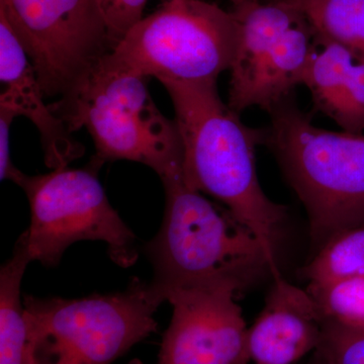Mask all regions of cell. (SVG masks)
<instances>
[{"label":"cell","instance_id":"6da1fadb","mask_svg":"<svg viewBox=\"0 0 364 364\" xmlns=\"http://www.w3.org/2000/svg\"><path fill=\"white\" fill-rule=\"evenodd\" d=\"M176 112L182 170L191 188L212 196L259 239L274 277L279 275L275 240L287 208L261 188L255 149L264 129L249 128L225 105L217 82H164Z\"/></svg>","mask_w":364,"mask_h":364},{"label":"cell","instance_id":"7a4b0ae2","mask_svg":"<svg viewBox=\"0 0 364 364\" xmlns=\"http://www.w3.org/2000/svg\"><path fill=\"white\" fill-rule=\"evenodd\" d=\"M161 228L144 253L153 267L149 287L159 304L184 287L236 282L243 287L260 272L274 275L259 239L225 207L186 181L179 169L161 178Z\"/></svg>","mask_w":364,"mask_h":364},{"label":"cell","instance_id":"3957f363","mask_svg":"<svg viewBox=\"0 0 364 364\" xmlns=\"http://www.w3.org/2000/svg\"><path fill=\"white\" fill-rule=\"evenodd\" d=\"M267 145L305 205L313 243L364 223V135L318 128L294 97L269 112Z\"/></svg>","mask_w":364,"mask_h":364},{"label":"cell","instance_id":"277c9868","mask_svg":"<svg viewBox=\"0 0 364 364\" xmlns=\"http://www.w3.org/2000/svg\"><path fill=\"white\" fill-rule=\"evenodd\" d=\"M239 42L233 13L203 0H167L143 18L98 64L161 83L217 82Z\"/></svg>","mask_w":364,"mask_h":364},{"label":"cell","instance_id":"5b68a950","mask_svg":"<svg viewBox=\"0 0 364 364\" xmlns=\"http://www.w3.org/2000/svg\"><path fill=\"white\" fill-rule=\"evenodd\" d=\"M161 304L134 279L123 291L82 299L25 296L32 364H112L157 331Z\"/></svg>","mask_w":364,"mask_h":364},{"label":"cell","instance_id":"8992f818","mask_svg":"<svg viewBox=\"0 0 364 364\" xmlns=\"http://www.w3.org/2000/svg\"><path fill=\"white\" fill-rule=\"evenodd\" d=\"M147 79L97 66L73 95L51 107L71 133L88 131L100 161L141 163L161 179L182 168V144L176 122L151 97Z\"/></svg>","mask_w":364,"mask_h":364},{"label":"cell","instance_id":"52a82bcc","mask_svg":"<svg viewBox=\"0 0 364 364\" xmlns=\"http://www.w3.org/2000/svg\"><path fill=\"white\" fill-rule=\"evenodd\" d=\"M102 164L95 156L85 168L21 177L18 186L30 203L31 223L20 237L32 261L57 267L69 246L90 240L105 242L119 267L135 264L138 241L107 200L98 179Z\"/></svg>","mask_w":364,"mask_h":364},{"label":"cell","instance_id":"ba28073f","mask_svg":"<svg viewBox=\"0 0 364 364\" xmlns=\"http://www.w3.org/2000/svg\"><path fill=\"white\" fill-rule=\"evenodd\" d=\"M232 13L239 42L228 105L238 114L251 107L270 112L303 85L315 33L299 11L279 2L249 0Z\"/></svg>","mask_w":364,"mask_h":364},{"label":"cell","instance_id":"9c48e42d","mask_svg":"<svg viewBox=\"0 0 364 364\" xmlns=\"http://www.w3.org/2000/svg\"><path fill=\"white\" fill-rule=\"evenodd\" d=\"M46 97L73 95L114 49L95 0H0Z\"/></svg>","mask_w":364,"mask_h":364},{"label":"cell","instance_id":"30bf717a","mask_svg":"<svg viewBox=\"0 0 364 364\" xmlns=\"http://www.w3.org/2000/svg\"><path fill=\"white\" fill-rule=\"evenodd\" d=\"M236 282L176 289L156 364H248V327L237 304Z\"/></svg>","mask_w":364,"mask_h":364},{"label":"cell","instance_id":"8fae6325","mask_svg":"<svg viewBox=\"0 0 364 364\" xmlns=\"http://www.w3.org/2000/svg\"><path fill=\"white\" fill-rule=\"evenodd\" d=\"M0 105L28 117L39 131L46 165L52 170L68 167L85 154L82 144L74 140L65 123L45 104L35 68L20 40L0 11Z\"/></svg>","mask_w":364,"mask_h":364},{"label":"cell","instance_id":"7c38bea8","mask_svg":"<svg viewBox=\"0 0 364 364\" xmlns=\"http://www.w3.org/2000/svg\"><path fill=\"white\" fill-rule=\"evenodd\" d=\"M273 280L262 312L248 328L249 358L255 364H293L317 349L323 318L308 291L282 274Z\"/></svg>","mask_w":364,"mask_h":364},{"label":"cell","instance_id":"4fadbf2b","mask_svg":"<svg viewBox=\"0 0 364 364\" xmlns=\"http://www.w3.org/2000/svg\"><path fill=\"white\" fill-rule=\"evenodd\" d=\"M303 85L312 95L314 111L329 117L347 133L363 134V59L343 46L316 38Z\"/></svg>","mask_w":364,"mask_h":364},{"label":"cell","instance_id":"5bb4252c","mask_svg":"<svg viewBox=\"0 0 364 364\" xmlns=\"http://www.w3.org/2000/svg\"><path fill=\"white\" fill-rule=\"evenodd\" d=\"M32 262L23 239L0 272V364H32L25 306L21 299V280Z\"/></svg>","mask_w":364,"mask_h":364},{"label":"cell","instance_id":"9a60e30c","mask_svg":"<svg viewBox=\"0 0 364 364\" xmlns=\"http://www.w3.org/2000/svg\"><path fill=\"white\" fill-rule=\"evenodd\" d=\"M299 11L315 37L343 46L364 60V0H269Z\"/></svg>","mask_w":364,"mask_h":364},{"label":"cell","instance_id":"2e32d148","mask_svg":"<svg viewBox=\"0 0 364 364\" xmlns=\"http://www.w3.org/2000/svg\"><path fill=\"white\" fill-rule=\"evenodd\" d=\"M364 275V223L333 234L303 270L311 286Z\"/></svg>","mask_w":364,"mask_h":364},{"label":"cell","instance_id":"e0dca14e","mask_svg":"<svg viewBox=\"0 0 364 364\" xmlns=\"http://www.w3.org/2000/svg\"><path fill=\"white\" fill-rule=\"evenodd\" d=\"M308 291L323 321L364 329V275L318 286L309 284Z\"/></svg>","mask_w":364,"mask_h":364},{"label":"cell","instance_id":"ac0fdd59","mask_svg":"<svg viewBox=\"0 0 364 364\" xmlns=\"http://www.w3.org/2000/svg\"><path fill=\"white\" fill-rule=\"evenodd\" d=\"M316 350L323 364H364V329L323 321Z\"/></svg>","mask_w":364,"mask_h":364},{"label":"cell","instance_id":"d6986e66","mask_svg":"<svg viewBox=\"0 0 364 364\" xmlns=\"http://www.w3.org/2000/svg\"><path fill=\"white\" fill-rule=\"evenodd\" d=\"M114 48L143 20L148 0H95Z\"/></svg>","mask_w":364,"mask_h":364},{"label":"cell","instance_id":"ffe728a7","mask_svg":"<svg viewBox=\"0 0 364 364\" xmlns=\"http://www.w3.org/2000/svg\"><path fill=\"white\" fill-rule=\"evenodd\" d=\"M18 116L16 112L6 105H0V178L18 184L23 177V172L14 166L11 158V128L14 119Z\"/></svg>","mask_w":364,"mask_h":364},{"label":"cell","instance_id":"44dd1931","mask_svg":"<svg viewBox=\"0 0 364 364\" xmlns=\"http://www.w3.org/2000/svg\"><path fill=\"white\" fill-rule=\"evenodd\" d=\"M233 4L234 6H240L244 2L249 1V0H230Z\"/></svg>","mask_w":364,"mask_h":364},{"label":"cell","instance_id":"7402d4cb","mask_svg":"<svg viewBox=\"0 0 364 364\" xmlns=\"http://www.w3.org/2000/svg\"><path fill=\"white\" fill-rule=\"evenodd\" d=\"M128 364H144L142 361L139 360V359H133V360H131L130 363Z\"/></svg>","mask_w":364,"mask_h":364}]
</instances>
